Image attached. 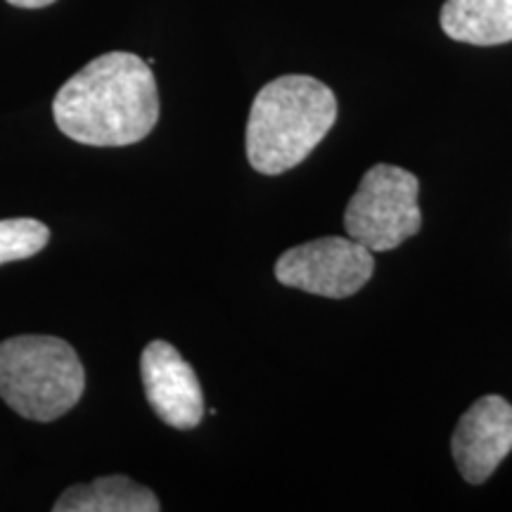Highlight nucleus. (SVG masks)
Returning a JSON list of instances; mask_svg holds the SVG:
<instances>
[{
	"label": "nucleus",
	"instance_id": "f257e3e1",
	"mask_svg": "<svg viewBox=\"0 0 512 512\" xmlns=\"http://www.w3.org/2000/svg\"><path fill=\"white\" fill-rule=\"evenodd\" d=\"M53 117L74 143L93 147L140 143L159 119L155 74L133 53L95 57L57 91Z\"/></svg>",
	"mask_w": 512,
	"mask_h": 512
},
{
	"label": "nucleus",
	"instance_id": "f03ea898",
	"mask_svg": "<svg viewBox=\"0 0 512 512\" xmlns=\"http://www.w3.org/2000/svg\"><path fill=\"white\" fill-rule=\"evenodd\" d=\"M337 121V98L323 81L290 74L266 83L247 119V159L254 171L278 176L316 150Z\"/></svg>",
	"mask_w": 512,
	"mask_h": 512
},
{
	"label": "nucleus",
	"instance_id": "7ed1b4c3",
	"mask_svg": "<svg viewBox=\"0 0 512 512\" xmlns=\"http://www.w3.org/2000/svg\"><path fill=\"white\" fill-rule=\"evenodd\" d=\"M86 389L74 347L60 337L22 335L0 342V399L27 420L53 422Z\"/></svg>",
	"mask_w": 512,
	"mask_h": 512
},
{
	"label": "nucleus",
	"instance_id": "20e7f679",
	"mask_svg": "<svg viewBox=\"0 0 512 512\" xmlns=\"http://www.w3.org/2000/svg\"><path fill=\"white\" fill-rule=\"evenodd\" d=\"M420 181L394 164H375L351 197L344 228L373 254L392 252L422 226Z\"/></svg>",
	"mask_w": 512,
	"mask_h": 512
},
{
	"label": "nucleus",
	"instance_id": "39448f33",
	"mask_svg": "<svg viewBox=\"0 0 512 512\" xmlns=\"http://www.w3.org/2000/svg\"><path fill=\"white\" fill-rule=\"evenodd\" d=\"M375 256L354 238H318L287 249L275 264L280 285L328 299H347L368 285Z\"/></svg>",
	"mask_w": 512,
	"mask_h": 512
},
{
	"label": "nucleus",
	"instance_id": "423d86ee",
	"mask_svg": "<svg viewBox=\"0 0 512 512\" xmlns=\"http://www.w3.org/2000/svg\"><path fill=\"white\" fill-rule=\"evenodd\" d=\"M147 403L166 425L192 430L202 422L204 396L195 370L174 344L155 339L140 356Z\"/></svg>",
	"mask_w": 512,
	"mask_h": 512
},
{
	"label": "nucleus",
	"instance_id": "0eeeda50",
	"mask_svg": "<svg viewBox=\"0 0 512 512\" xmlns=\"http://www.w3.org/2000/svg\"><path fill=\"white\" fill-rule=\"evenodd\" d=\"M512 451V403L489 394L472 403L458 420L451 453L460 475L470 484H484Z\"/></svg>",
	"mask_w": 512,
	"mask_h": 512
},
{
	"label": "nucleus",
	"instance_id": "6e6552de",
	"mask_svg": "<svg viewBox=\"0 0 512 512\" xmlns=\"http://www.w3.org/2000/svg\"><path fill=\"white\" fill-rule=\"evenodd\" d=\"M441 29L470 46H503L512 41V0H446Z\"/></svg>",
	"mask_w": 512,
	"mask_h": 512
},
{
	"label": "nucleus",
	"instance_id": "1a4fd4ad",
	"mask_svg": "<svg viewBox=\"0 0 512 512\" xmlns=\"http://www.w3.org/2000/svg\"><path fill=\"white\" fill-rule=\"evenodd\" d=\"M159 508L162 505L147 486L124 475L72 486L53 505L55 512H157Z\"/></svg>",
	"mask_w": 512,
	"mask_h": 512
},
{
	"label": "nucleus",
	"instance_id": "9d476101",
	"mask_svg": "<svg viewBox=\"0 0 512 512\" xmlns=\"http://www.w3.org/2000/svg\"><path fill=\"white\" fill-rule=\"evenodd\" d=\"M50 240V228L36 219L0 221V266L29 259L41 252Z\"/></svg>",
	"mask_w": 512,
	"mask_h": 512
},
{
	"label": "nucleus",
	"instance_id": "9b49d317",
	"mask_svg": "<svg viewBox=\"0 0 512 512\" xmlns=\"http://www.w3.org/2000/svg\"><path fill=\"white\" fill-rule=\"evenodd\" d=\"M8 3L15 5V8L38 10V8H48V5H53L55 0H8Z\"/></svg>",
	"mask_w": 512,
	"mask_h": 512
}]
</instances>
